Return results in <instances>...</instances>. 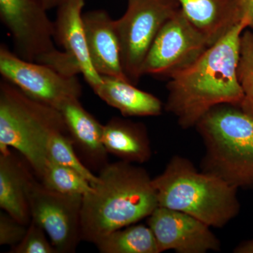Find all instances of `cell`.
Wrapping results in <instances>:
<instances>
[{
    "label": "cell",
    "instance_id": "obj_21",
    "mask_svg": "<svg viewBox=\"0 0 253 253\" xmlns=\"http://www.w3.org/2000/svg\"><path fill=\"white\" fill-rule=\"evenodd\" d=\"M48 157L58 164L76 171L91 186L97 181L98 176L91 172L76 154L73 141L68 132H58L51 136L48 145Z\"/></svg>",
    "mask_w": 253,
    "mask_h": 253
},
{
    "label": "cell",
    "instance_id": "obj_19",
    "mask_svg": "<svg viewBox=\"0 0 253 253\" xmlns=\"http://www.w3.org/2000/svg\"><path fill=\"white\" fill-rule=\"evenodd\" d=\"M96 246L102 253H160L149 226L136 223L113 231Z\"/></svg>",
    "mask_w": 253,
    "mask_h": 253
},
{
    "label": "cell",
    "instance_id": "obj_16",
    "mask_svg": "<svg viewBox=\"0 0 253 253\" xmlns=\"http://www.w3.org/2000/svg\"><path fill=\"white\" fill-rule=\"evenodd\" d=\"M188 19L210 45L241 21L239 0H176Z\"/></svg>",
    "mask_w": 253,
    "mask_h": 253
},
{
    "label": "cell",
    "instance_id": "obj_25",
    "mask_svg": "<svg viewBox=\"0 0 253 253\" xmlns=\"http://www.w3.org/2000/svg\"><path fill=\"white\" fill-rule=\"evenodd\" d=\"M239 9L241 18L249 21V28L253 31V0H239Z\"/></svg>",
    "mask_w": 253,
    "mask_h": 253
},
{
    "label": "cell",
    "instance_id": "obj_12",
    "mask_svg": "<svg viewBox=\"0 0 253 253\" xmlns=\"http://www.w3.org/2000/svg\"><path fill=\"white\" fill-rule=\"evenodd\" d=\"M84 4V0H66L58 6L55 39L76 63L80 73L95 92L103 81L94 69L88 51L82 13Z\"/></svg>",
    "mask_w": 253,
    "mask_h": 253
},
{
    "label": "cell",
    "instance_id": "obj_3",
    "mask_svg": "<svg viewBox=\"0 0 253 253\" xmlns=\"http://www.w3.org/2000/svg\"><path fill=\"white\" fill-rule=\"evenodd\" d=\"M152 183L158 206L185 212L211 227H224L240 212L239 189L198 170L182 156H173Z\"/></svg>",
    "mask_w": 253,
    "mask_h": 253
},
{
    "label": "cell",
    "instance_id": "obj_27",
    "mask_svg": "<svg viewBox=\"0 0 253 253\" xmlns=\"http://www.w3.org/2000/svg\"><path fill=\"white\" fill-rule=\"evenodd\" d=\"M40 1L46 10H49L53 8H57L66 0H40Z\"/></svg>",
    "mask_w": 253,
    "mask_h": 253
},
{
    "label": "cell",
    "instance_id": "obj_11",
    "mask_svg": "<svg viewBox=\"0 0 253 253\" xmlns=\"http://www.w3.org/2000/svg\"><path fill=\"white\" fill-rule=\"evenodd\" d=\"M160 253H206L219 251L220 241L211 226L190 214L158 206L148 217Z\"/></svg>",
    "mask_w": 253,
    "mask_h": 253
},
{
    "label": "cell",
    "instance_id": "obj_20",
    "mask_svg": "<svg viewBox=\"0 0 253 253\" xmlns=\"http://www.w3.org/2000/svg\"><path fill=\"white\" fill-rule=\"evenodd\" d=\"M38 179L47 189L60 194L84 196L92 189L81 174L49 158Z\"/></svg>",
    "mask_w": 253,
    "mask_h": 253
},
{
    "label": "cell",
    "instance_id": "obj_24",
    "mask_svg": "<svg viewBox=\"0 0 253 253\" xmlns=\"http://www.w3.org/2000/svg\"><path fill=\"white\" fill-rule=\"evenodd\" d=\"M27 225L21 224L7 213L0 212V245L16 246L22 241L28 230Z\"/></svg>",
    "mask_w": 253,
    "mask_h": 253
},
{
    "label": "cell",
    "instance_id": "obj_26",
    "mask_svg": "<svg viewBox=\"0 0 253 253\" xmlns=\"http://www.w3.org/2000/svg\"><path fill=\"white\" fill-rule=\"evenodd\" d=\"M235 253H253V239L245 241L234 250Z\"/></svg>",
    "mask_w": 253,
    "mask_h": 253
},
{
    "label": "cell",
    "instance_id": "obj_4",
    "mask_svg": "<svg viewBox=\"0 0 253 253\" xmlns=\"http://www.w3.org/2000/svg\"><path fill=\"white\" fill-rule=\"evenodd\" d=\"M196 127L206 150L202 171L237 189L253 187V116L240 106L219 105Z\"/></svg>",
    "mask_w": 253,
    "mask_h": 253
},
{
    "label": "cell",
    "instance_id": "obj_15",
    "mask_svg": "<svg viewBox=\"0 0 253 253\" xmlns=\"http://www.w3.org/2000/svg\"><path fill=\"white\" fill-rule=\"evenodd\" d=\"M10 150L0 154V208L25 225L31 221L28 191L34 172Z\"/></svg>",
    "mask_w": 253,
    "mask_h": 253
},
{
    "label": "cell",
    "instance_id": "obj_2",
    "mask_svg": "<svg viewBox=\"0 0 253 253\" xmlns=\"http://www.w3.org/2000/svg\"><path fill=\"white\" fill-rule=\"evenodd\" d=\"M83 196L82 241L96 245L113 231L149 217L158 206L152 179L134 163H108Z\"/></svg>",
    "mask_w": 253,
    "mask_h": 253
},
{
    "label": "cell",
    "instance_id": "obj_1",
    "mask_svg": "<svg viewBox=\"0 0 253 253\" xmlns=\"http://www.w3.org/2000/svg\"><path fill=\"white\" fill-rule=\"evenodd\" d=\"M249 24L242 18L194 62L169 78L165 109L183 129L196 126L219 105H241L244 93L238 81L237 64L241 35Z\"/></svg>",
    "mask_w": 253,
    "mask_h": 253
},
{
    "label": "cell",
    "instance_id": "obj_9",
    "mask_svg": "<svg viewBox=\"0 0 253 253\" xmlns=\"http://www.w3.org/2000/svg\"><path fill=\"white\" fill-rule=\"evenodd\" d=\"M211 46L181 9L165 23L143 63L141 73L169 78L189 66Z\"/></svg>",
    "mask_w": 253,
    "mask_h": 253
},
{
    "label": "cell",
    "instance_id": "obj_7",
    "mask_svg": "<svg viewBox=\"0 0 253 253\" xmlns=\"http://www.w3.org/2000/svg\"><path fill=\"white\" fill-rule=\"evenodd\" d=\"M180 9L176 0H128L127 9L115 21L123 72L137 84L150 48L165 23Z\"/></svg>",
    "mask_w": 253,
    "mask_h": 253
},
{
    "label": "cell",
    "instance_id": "obj_13",
    "mask_svg": "<svg viewBox=\"0 0 253 253\" xmlns=\"http://www.w3.org/2000/svg\"><path fill=\"white\" fill-rule=\"evenodd\" d=\"M83 21L88 51L96 72L101 76L129 81L121 64L115 20L104 10H95L83 14Z\"/></svg>",
    "mask_w": 253,
    "mask_h": 253
},
{
    "label": "cell",
    "instance_id": "obj_18",
    "mask_svg": "<svg viewBox=\"0 0 253 253\" xmlns=\"http://www.w3.org/2000/svg\"><path fill=\"white\" fill-rule=\"evenodd\" d=\"M103 83L95 94L125 117L157 116L162 113L163 103L156 96L141 90L129 81L101 76Z\"/></svg>",
    "mask_w": 253,
    "mask_h": 253
},
{
    "label": "cell",
    "instance_id": "obj_23",
    "mask_svg": "<svg viewBox=\"0 0 253 253\" xmlns=\"http://www.w3.org/2000/svg\"><path fill=\"white\" fill-rule=\"evenodd\" d=\"M11 253H58L41 226L31 220L27 232L19 244L11 247Z\"/></svg>",
    "mask_w": 253,
    "mask_h": 253
},
{
    "label": "cell",
    "instance_id": "obj_5",
    "mask_svg": "<svg viewBox=\"0 0 253 253\" xmlns=\"http://www.w3.org/2000/svg\"><path fill=\"white\" fill-rule=\"evenodd\" d=\"M58 132H68L59 111L1 82L0 154L16 150L38 179L49 160L50 139Z\"/></svg>",
    "mask_w": 253,
    "mask_h": 253
},
{
    "label": "cell",
    "instance_id": "obj_8",
    "mask_svg": "<svg viewBox=\"0 0 253 253\" xmlns=\"http://www.w3.org/2000/svg\"><path fill=\"white\" fill-rule=\"evenodd\" d=\"M83 196L51 191L35 176L28 191L31 220L45 231L58 253H73L81 238Z\"/></svg>",
    "mask_w": 253,
    "mask_h": 253
},
{
    "label": "cell",
    "instance_id": "obj_22",
    "mask_svg": "<svg viewBox=\"0 0 253 253\" xmlns=\"http://www.w3.org/2000/svg\"><path fill=\"white\" fill-rule=\"evenodd\" d=\"M237 78L244 93L240 107L253 116V31L246 29L241 35Z\"/></svg>",
    "mask_w": 253,
    "mask_h": 253
},
{
    "label": "cell",
    "instance_id": "obj_10",
    "mask_svg": "<svg viewBox=\"0 0 253 253\" xmlns=\"http://www.w3.org/2000/svg\"><path fill=\"white\" fill-rule=\"evenodd\" d=\"M0 73L5 81L28 96L57 110L67 100L81 96L77 76H67L46 65L26 61L4 44L0 47Z\"/></svg>",
    "mask_w": 253,
    "mask_h": 253
},
{
    "label": "cell",
    "instance_id": "obj_17",
    "mask_svg": "<svg viewBox=\"0 0 253 253\" xmlns=\"http://www.w3.org/2000/svg\"><path fill=\"white\" fill-rule=\"evenodd\" d=\"M103 143L108 154L126 162L143 164L152 156L151 141L141 123L113 118L104 126Z\"/></svg>",
    "mask_w": 253,
    "mask_h": 253
},
{
    "label": "cell",
    "instance_id": "obj_6",
    "mask_svg": "<svg viewBox=\"0 0 253 253\" xmlns=\"http://www.w3.org/2000/svg\"><path fill=\"white\" fill-rule=\"evenodd\" d=\"M46 11L40 0H0V17L12 38L15 54L63 74L77 76L76 63L55 47V24Z\"/></svg>",
    "mask_w": 253,
    "mask_h": 253
},
{
    "label": "cell",
    "instance_id": "obj_14",
    "mask_svg": "<svg viewBox=\"0 0 253 253\" xmlns=\"http://www.w3.org/2000/svg\"><path fill=\"white\" fill-rule=\"evenodd\" d=\"M62 115L74 146L86 161L100 169L108 164V152L103 143L104 126L80 102L68 99L58 109Z\"/></svg>",
    "mask_w": 253,
    "mask_h": 253
}]
</instances>
